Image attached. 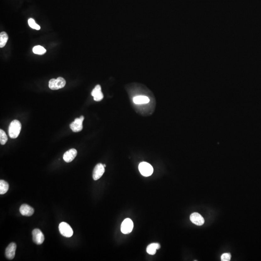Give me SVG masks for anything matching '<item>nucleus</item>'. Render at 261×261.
<instances>
[{
	"instance_id": "obj_20",
	"label": "nucleus",
	"mask_w": 261,
	"mask_h": 261,
	"mask_svg": "<svg viewBox=\"0 0 261 261\" xmlns=\"http://www.w3.org/2000/svg\"><path fill=\"white\" fill-rule=\"evenodd\" d=\"M28 24L30 27L31 28L34 29L36 30H39L40 29V26L36 23L34 19H30L28 20Z\"/></svg>"
},
{
	"instance_id": "obj_5",
	"label": "nucleus",
	"mask_w": 261,
	"mask_h": 261,
	"mask_svg": "<svg viewBox=\"0 0 261 261\" xmlns=\"http://www.w3.org/2000/svg\"><path fill=\"white\" fill-rule=\"evenodd\" d=\"M84 119L83 116H81L79 118H76L75 121L72 122L70 125V127L73 132L77 133L81 132L83 129V121Z\"/></svg>"
},
{
	"instance_id": "obj_11",
	"label": "nucleus",
	"mask_w": 261,
	"mask_h": 261,
	"mask_svg": "<svg viewBox=\"0 0 261 261\" xmlns=\"http://www.w3.org/2000/svg\"><path fill=\"white\" fill-rule=\"evenodd\" d=\"M92 95L93 96L94 100L96 102L101 101L103 99V95L100 85H97L95 86L92 92Z\"/></svg>"
},
{
	"instance_id": "obj_17",
	"label": "nucleus",
	"mask_w": 261,
	"mask_h": 261,
	"mask_svg": "<svg viewBox=\"0 0 261 261\" xmlns=\"http://www.w3.org/2000/svg\"><path fill=\"white\" fill-rule=\"evenodd\" d=\"M8 183L3 180H0V194H4L8 191Z\"/></svg>"
},
{
	"instance_id": "obj_18",
	"label": "nucleus",
	"mask_w": 261,
	"mask_h": 261,
	"mask_svg": "<svg viewBox=\"0 0 261 261\" xmlns=\"http://www.w3.org/2000/svg\"><path fill=\"white\" fill-rule=\"evenodd\" d=\"M34 53L38 55H43L46 52V49L41 46H36L32 48Z\"/></svg>"
},
{
	"instance_id": "obj_8",
	"label": "nucleus",
	"mask_w": 261,
	"mask_h": 261,
	"mask_svg": "<svg viewBox=\"0 0 261 261\" xmlns=\"http://www.w3.org/2000/svg\"><path fill=\"white\" fill-rule=\"evenodd\" d=\"M104 168L105 167L103 166V164L101 163L97 164L95 166L92 174V177L94 180H97L101 178L105 171Z\"/></svg>"
},
{
	"instance_id": "obj_21",
	"label": "nucleus",
	"mask_w": 261,
	"mask_h": 261,
	"mask_svg": "<svg viewBox=\"0 0 261 261\" xmlns=\"http://www.w3.org/2000/svg\"><path fill=\"white\" fill-rule=\"evenodd\" d=\"M231 255L229 253H225L223 254L221 256V261H229L231 260Z\"/></svg>"
},
{
	"instance_id": "obj_19",
	"label": "nucleus",
	"mask_w": 261,
	"mask_h": 261,
	"mask_svg": "<svg viewBox=\"0 0 261 261\" xmlns=\"http://www.w3.org/2000/svg\"><path fill=\"white\" fill-rule=\"evenodd\" d=\"M8 136L5 134V132L3 130H0V143L1 144H5V143L8 141Z\"/></svg>"
},
{
	"instance_id": "obj_1",
	"label": "nucleus",
	"mask_w": 261,
	"mask_h": 261,
	"mask_svg": "<svg viewBox=\"0 0 261 261\" xmlns=\"http://www.w3.org/2000/svg\"><path fill=\"white\" fill-rule=\"evenodd\" d=\"M21 129V124L17 119L13 120L9 126V136L11 138H16L19 136Z\"/></svg>"
},
{
	"instance_id": "obj_10",
	"label": "nucleus",
	"mask_w": 261,
	"mask_h": 261,
	"mask_svg": "<svg viewBox=\"0 0 261 261\" xmlns=\"http://www.w3.org/2000/svg\"><path fill=\"white\" fill-rule=\"evenodd\" d=\"M191 221L194 225L198 226L202 225L205 223V220L200 214L197 212L192 213L190 216Z\"/></svg>"
},
{
	"instance_id": "obj_22",
	"label": "nucleus",
	"mask_w": 261,
	"mask_h": 261,
	"mask_svg": "<svg viewBox=\"0 0 261 261\" xmlns=\"http://www.w3.org/2000/svg\"><path fill=\"white\" fill-rule=\"evenodd\" d=\"M103 166H104V167H106V164H103Z\"/></svg>"
},
{
	"instance_id": "obj_15",
	"label": "nucleus",
	"mask_w": 261,
	"mask_h": 261,
	"mask_svg": "<svg viewBox=\"0 0 261 261\" xmlns=\"http://www.w3.org/2000/svg\"><path fill=\"white\" fill-rule=\"evenodd\" d=\"M161 247V246L159 243H153L149 244L147 247V252L150 255H154L156 253V251L159 250Z\"/></svg>"
},
{
	"instance_id": "obj_7",
	"label": "nucleus",
	"mask_w": 261,
	"mask_h": 261,
	"mask_svg": "<svg viewBox=\"0 0 261 261\" xmlns=\"http://www.w3.org/2000/svg\"><path fill=\"white\" fill-rule=\"evenodd\" d=\"M32 240L37 245H41L45 240L44 234L39 229H34L32 232Z\"/></svg>"
},
{
	"instance_id": "obj_3",
	"label": "nucleus",
	"mask_w": 261,
	"mask_h": 261,
	"mask_svg": "<svg viewBox=\"0 0 261 261\" xmlns=\"http://www.w3.org/2000/svg\"><path fill=\"white\" fill-rule=\"evenodd\" d=\"M66 84V81L62 77H58L57 79H51L49 81V88L51 90H57L62 89Z\"/></svg>"
},
{
	"instance_id": "obj_9",
	"label": "nucleus",
	"mask_w": 261,
	"mask_h": 261,
	"mask_svg": "<svg viewBox=\"0 0 261 261\" xmlns=\"http://www.w3.org/2000/svg\"><path fill=\"white\" fill-rule=\"evenodd\" d=\"M17 245L15 243H11L5 250V256L9 260L14 259L15 256Z\"/></svg>"
},
{
	"instance_id": "obj_13",
	"label": "nucleus",
	"mask_w": 261,
	"mask_h": 261,
	"mask_svg": "<svg viewBox=\"0 0 261 261\" xmlns=\"http://www.w3.org/2000/svg\"><path fill=\"white\" fill-rule=\"evenodd\" d=\"M19 211L21 215L25 216H31L34 213V209L27 204L21 205L19 208Z\"/></svg>"
},
{
	"instance_id": "obj_14",
	"label": "nucleus",
	"mask_w": 261,
	"mask_h": 261,
	"mask_svg": "<svg viewBox=\"0 0 261 261\" xmlns=\"http://www.w3.org/2000/svg\"><path fill=\"white\" fill-rule=\"evenodd\" d=\"M150 101L149 98L147 96L144 95H139L134 97L133 98V102L134 103L137 104H146L148 103Z\"/></svg>"
},
{
	"instance_id": "obj_6",
	"label": "nucleus",
	"mask_w": 261,
	"mask_h": 261,
	"mask_svg": "<svg viewBox=\"0 0 261 261\" xmlns=\"http://www.w3.org/2000/svg\"><path fill=\"white\" fill-rule=\"evenodd\" d=\"M134 224L130 219L127 218L123 220L121 225V232L123 234H128L133 230Z\"/></svg>"
},
{
	"instance_id": "obj_4",
	"label": "nucleus",
	"mask_w": 261,
	"mask_h": 261,
	"mask_svg": "<svg viewBox=\"0 0 261 261\" xmlns=\"http://www.w3.org/2000/svg\"><path fill=\"white\" fill-rule=\"evenodd\" d=\"M58 229L60 233L65 237H70L73 235L72 228L67 223L65 222L61 223L59 225Z\"/></svg>"
},
{
	"instance_id": "obj_2",
	"label": "nucleus",
	"mask_w": 261,
	"mask_h": 261,
	"mask_svg": "<svg viewBox=\"0 0 261 261\" xmlns=\"http://www.w3.org/2000/svg\"><path fill=\"white\" fill-rule=\"evenodd\" d=\"M138 169L141 174L144 177H149L153 172V166L147 162H143L140 163L138 166Z\"/></svg>"
},
{
	"instance_id": "obj_16",
	"label": "nucleus",
	"mask_w": 261,
	"mask_h": 261,
	"mask_svg": "<svg viewBox=\"0 0 261 261\" xmlns=\"http://www.w3.org/2000/svg\"><path fill=\"white\" fill-rule=\"evenodd\" d=\"M8 36L6 32H1L0 34V47L2 48L4 47L6 45V43L8 42Z\"/></svg>"
},
{
	"instance_id": "obj_12",
	"label": "nucleus",
	"mask_w": 261,
	"mask_h": 261,
	"mask_svg": "<svg viewBox=\"0 0 261 261\" xmlns=\"http://www.w3.org/2000/svg\"><path fill=\"white\" fill-rule=\"evenodd\" d=\"M77 151L74 148L69 149V151H67L65 153L63 156V159L64 161L66 163H70L72 162L75 157L77 155Z\"/></svg>"
}]
</instances>
